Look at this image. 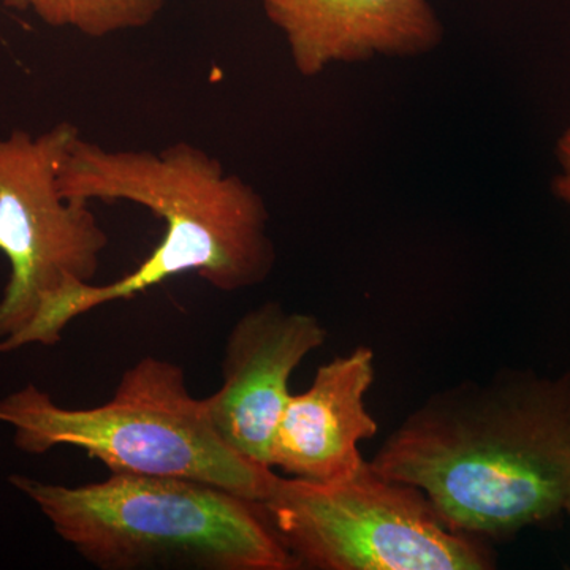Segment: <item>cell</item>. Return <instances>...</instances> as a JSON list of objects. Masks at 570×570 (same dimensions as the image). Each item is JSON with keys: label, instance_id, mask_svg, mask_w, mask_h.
Wrapping results in <instances>:
<instances>
[{"label": "cell", "instance_id": "obj_2", "mask_svg": "<svg viewBox=\"0 0 570 570\" xmlns=\"http://www.w3.org/2000/svg\"><path fill=\"white\" fill-rule=\"evenodd\" d=\"M67 200L130 202L165 224L160 245L130 275L107 285L75 284L22 332L24 344L52 346L73 318L195 273L223 292L264 283L276 262L264 198L212 154L187 141L160 151L107 149L75 135L58 171Z\"/></svg>", "mask_w": 570, "mask_h": 570}, {"label": "cell", "instance_id": "obj_10", "mask_svg": "<svg viewBox=\"0 0 570 570\" xmlns=\"http://www.w3.org/2000/svg\"><path fill=\"white\" fill-rule=\"evenodd\" d=\"M168 0H28L41 21L92 37L146 28L156 20Z\"/></svg>", "mask_w": 570, "mask_h": 570}, {"label": "cell", "instance_id": "obj_9", "mask_svg": "<svg viewBox=\"0 0 570 570\" xmlns=\"http://www.w3.org/2000/svg\"><path fill=\"white\" fill-rule=\"evenodd\" d=\"M374 374L370 347H355L318 367L311 387L292 395L285 407L273 439L272 468L295 479L332 482L365 466L360 444L379 430L365 403Z\"/></svg>", "mask_w": 570, "mask_h": 570}, {"label": "cell", "instance_id": "obj_13", "mask_svg": "<svg viewBox=\"0 0 570 570\" xmlns=\"http://www.w3.org/2000/svg\"><path fill=\"white\" fill-rule=\"evenodd\" d=\"M564 513H568V515L570 517V489L568 491V497H566L564 501Z\"/></svg>", "mask_w": 570, "mask_h": 570}, {"label": "cell", "instance_id": "obj_11", "mask_svg": "<svg viewBox=\"0 0 570 570\" xmlns=\"http://www.w3.org/2000/svg\"><path fill=\"white\" fill-rule=\"evenodd\" d=\"M557 159L561 170L554 176L553 194L570 205V127L562 132L557 142Z\"/></svg>", "mask_w": 570, "mask_h": 570}, {"label": "cell", "instance_id": "obj_7", "mask_svg": "<svg viewBox=\"0 0 570 570\" xmlns=\"http://www.w3.org/2000/svg\"><path fill=\"white\" fill-rule=\"evenodd\" d=\"M325 340L316 317L275 302L236 322L225 346L223 385L204 400L213 426L232 449L272 468L273 439L292 397L288 382Z\"/></svg>", "mask_w": 570, "mask_h": 570}, {"label": "cell", "instance_id": "obj_4", "mask_svg": "<svg viewBox=\"0 0 570 570\" xmlns=\"http://www.w3.org/2000/svg\"><path fill=\"white\" fill-rule=\"evenodd\" d=\"M0 422L14 428L22 452L73 445L110 474L197 480L258 504L279 479L273 468L232 449L205 401L190 395L181 366L156 356L129 367L102 406L61 407L29 385L0 401Z\"/></svg>", "mask_w": 570, "mask_h": 570}, {"label": "cell", "instance_id": "obj_6", "mask_svg": "<svg viewBox=\"0 0 570 570\" xmlns=\"http://www.w3.org/2000/svg\"><path fill=\"white\" fill-rule=\"evenodd\" d=\"M80 130L61 122L37 137L0 138V250L10 281L0 302V337L20 335L45 303L75 284H91L108 236L89 204L67 200L59 165Z\"/></svg>", "mask_w": 570, "mask_h": 570}, {"label": "cell", "instance_id": "obj_3", "mask_svg": "<svg viewBox=\"0 0 570 570\" xmlns=\"http://www.w3.org/2000/svg\"><path fill=\"white\" fill-rule=\"evenodd\" d=\"M81 557L105 569L187 561L216 570L302 568L258 502L197 480L111 474L81 487L13 475Z\"/></svg>", "mask_w": 570, "mask_h": 570}, {"label": "cell", "instance_id": "obj_1", "mask_svg": "<svg viewBox=\"0 0 570 570\" xmlns=\"http://www.w3.org/2000/svg\"><path fill=\"white\" fill-rule=\"evenodd\" d=\"M370 464L417 487L468 538L499 542L550 523L570 489V370H508L439 390Z\"/></svg>", "mask_w": 570, "mask_h": 570}, {"label": "cell", "instance_id": "obj_8", "mask_svg": "<svg viewBox=\"0 0 570 570\" xmlns=\"http://www.w3.org/2000/svg\"><path fill=\"white\" fill-rule=\"evenodd\" d=\"M284 33L296 71L313 78L333 63L415 58L436 50L444 28L428 0H261Z\"/></svg>", "mask_w": 570, "mask_h": 570}, {"label": "cell", "instance_id": "obj_12", "mask_svg": "<svg viewBox=\"0 0 570 570\" xmlns=\"http://www.w3.org/2000/svg\"><path fill=\"white\" fill-rule=\"evenodd\" d=\"M6 7L14 10H29L28 0H0Z\"/></svg>", "mask_w": 570, "mask_h": 570}, {"label": "cell", "instance_id": "obj_5", "mask_svg": "<svg viewBox=\"0 0 570 570\" xmlns=\"http://www.w3.org/2000/svg\"><path fill=\"white\" fill-rule=\"evenodd\" d=\"M262 512L302 568L489 570L490 543L450 530L417 487L370 461L346 479H277Z\"/></svg>", "mask_w": 570, "mask_h": 570}]
</instances>
